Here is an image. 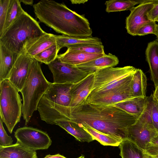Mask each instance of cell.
I'll return each mask as SVG.
<instances>
[{
    "label": "cell",
    "instance_id": "cell-2",
    "mask_svg": "<svg viewBox=\"0 0 158 158\" xmlns=\"http://www.w3.org/2000/svg\"><path fill=\"white\" fill-rule=\"evenodd\" d=\"M33 6L40 21L56 32L74 37L92 36V30L84 15L72 10L64 3L42 0Z\"/></svg>",
    "mask_w": 158,
    "mask_h": 158
},
{
    "label": "cell",
    "instance_id": "cell-34",
    "mask_svg": "<svg viewBox=\"0 0 158 158\" xmlns=\"http://www.w3.org/2000/svg\"><path fill=\"white\" fill-rule=\"evenodd\" d=\"M3 122L0 119V145L7 146L13 144V140L9 136L3 127Z\"/></svg>",
    "mask_w": 158,
    "mask_h": 158
},
{
    "label": "cell",
    "instance_id": "cell-24",
    "mask_svg": "<svg viewBox=\"0 0 158 158\" xmlns=\"http://www.w3.org/2000/svg\"><path fill=\"white\" fill-rule=\"evenodd\" d=\"M122 158H150L145 150L139 147L131 140L123 139L119 146Z\"/></svg>",
    "mask_w": 158,
    "mask_h": 158
},
{
    "label": "cell",
    "instance_id": "cell-37",
    "mask_svg": "<svg viewBox=\"0 0 158 158\" xmlns=\"http://www.w3.org/2000/svg\"><path fill=\"white\" fill-rule=\"evenodd\" d=\"M43 158H67L64 156L61 155L60 154H57L54 155L50 154L48 155Z\"/></svg>",
    "mask_w": 158,
    "mask_h": 158
},
{
    "label": "cell",
    "instance_id": "cell-29",
    "mask_svg": "<svg viewBox=\"0 0 158 158\" xmlns=\"http://www.w3.org/2000/svg\"><path fill=\"white\" fill-rule=\"evenodd\" d=\"M59 52L56 44L35 55L33 58L39 62L48 65L56 58Z\"/></svg>",
    "mask_w": 158,
    "mask_h": 158
},
{
    "label": "cell",
    "instance_id": "cell-9",
    "mask_svg": "<svg viewBox=\"0 0 158 158\" xmlns=\"http://www.w3.org/2000/svg\"><path fill=\"white\" fill-rule=\"evenodd\" d=\"M48 66L52 73L53 83L55 84H75L91 73L76 66L63 63L57 57Z\"/></svg>",
    "mask_w": 158,
    "mask_h": 158
},
{
    "label": "cell",
    "instance_id": "cell-16",
    "mask_svg": "<svg viewBox=\"0 0 158 158\" xmlns=\"http://www.w3.org/2000/svg\"><path fill=\"white\" fill-rule=\"evenodd\" d=\"M119 62L118 58L111 53L105 54L88 63L76 66L81 70L88 73H94L97 71L109 67H114Z\"/></svg>",
    "mask_w": 158,
    "mask_h": 158
},
{
    "label": "cell",
    "instance_id": "cell-44",
    "mask_svg": "<svg viewBox=\"0 0 158 158\" xmlns=\"http://www.w3.org/2000/svg\"><path fill=\"white\" fill-rule=\"evenodd\" d=\"M155 21L158 22V17L155 20Z\"/></svg>",
    "mask_w": 158,
    "mask_h": 158
},
{
    "label": "cell",
    "instance_id": "cell-26",
    "mask_svg": "<svg viewBox=\"0 0 158 158\" xmlns=\"http://www.w3.org/2000/svg\"><path fill=\"white\" fill-rule=\"evenodd\" d=\"M80 126L83 127L88 132L94 140H97L104 146H119L123 140L115 136L100 132L88 126Z\"/></svg>",
    "mask_w": 158,
    "mask_h": 158
},
{
    "label": "cell",
    "instance_id": "cell-4",
    "mask_svg": "<svg viewBox=\"0 0 158 158\" xmlns=\"http://www.w3.org/2000/svg\"><path fill=\"white\" fill-rule=\"evenodd\" d=\"M51 83L45 77L39 62L33 58L28 77L20 92L23 100L22 115L26 124L37 110L40 100Z\"/></svg>",
    "mask_w": 158,
    "mask_h": 158
},
{
    "label": "cell",
    "instance_id": "cell-8",
    "mask_svg": "<svg viewBox=\"0 0 158 158\" xmlns=\"http://www.w3.org/2000/svg\"><path fill=\"white\" fill-rule=\"evenodd\" d=\"M17 142L25 147L36 151L47 149L52 141L45 132L30 127H20L15 132Z\"/></svg>",
    "mask_w": 158,
    "mask_h": 158
},
{
    "label": "cell",
    "instance_id": "cell-43",
    "mask_svg": "<svg viewBox=\"0 0 158 158\" xmlns=\"http://www.w3.org/2000/svg\"><path fill=\"white\" fill-rule=\"evenodd\" d=\"M77 158H85V157L83 155H82Z\"/></svg>",
    "mask_w": 158,
    "mask_h": 158
},
{
    "label": "cell",
    "instance_id": "cell-5",
    "mask_svg": "<svg viewBox=\"0 0 158 158\" xmlns=\"http://www.w3.org/2000/svg\"><path fill=\"white\" fill-rule=\"evenodd\" d=\"M0 83V119L11 133L22 115V99L19 91L9 79Z\"/></svg>",
    "mask_w": 158,
    "mask_h": 158
},
{
    "label": "cell",
    "instance_id": "cell-32",
    "mask_svg": "<svg viewBox=\"0 0 158 158\" xmlns=\"http://www.w3.org/2000/svg\"><path fill=\"white\" fill-rule=\"evenodd\" d=\"M145 151L150 156L158 155V131L147 146Z\"/></svg>",
    "mask_w": 158,
    "mask_h": 158
},
{
    "label": "cell",
    "instance_id": "cell-31",
    "mask_svg": "<svg viewBox=\"0 0 158 158\" xmlns=\"http://www.w3.org/2000/svg\"><path fill=\"white\" fill-rule=\"evenodd\" d=\"M10 2V0H0V35L3 29Z\"/></svg>",
    "mask_w": 158,
    "mask_h": 158
},
{
    "label": "cell",
    "instance_id": "cell-14",
    "mask_svg": "<svg viewBox=\"0 0 158 158\" xmlns=\"http://www.w3.org/2000/svg\"><path fill=\"white\" fill-rule=\"evenodd\" d=\"M94 81V73H92L73 84L71 89L72 100L69 107H76L85 101L92 89Z\"/></svg>",
    "mask_w": 158,
    "mask_h": 158
},
{
    "label": "cell",
    "instance_id": "cell-1",
    "mask_svg": "<svg viewBox=\"0 0 158 158\" xmlns=\"http://www.w3.org/2000/svg\"><path fill=\"white\" fill-rule=\"evenodd\" d=\"M64 119L123 140L127 138V128L138 119L114 106L95 105L85 101L76 107L68 108Z\"/></svg>",
    "mask_w": 158,
    "mask_h": 158
},
{
    "label": "cell",
    "instance_id": "cell-22",
    "mask_svg": "<svg viewBox=\"0 0 158 158\" xmlns=\"http://www.w3.org/2000/svg\"><path fill=\"white\" fill-rule=\"evenodd\" d=\"M145 55L149 67L151 79L156 88L158 85V41L157 40L148 43Z\"/></svg>",
    "mask_w": 158,
    "mask_h": 158
},
{
    "label": "cell",
    "instance_id": "cell-21",
    "mask_svg": "<svg viewBox=\"0 0 158 158\" xmlns=\"http://www.w3.org/2000/svg\"><path fill=\"white\" fill-rule=\"evenodd\" d=\"M55 124L59 126L81 142L89 143L94 140L83 127L74 122L66 120H57L55 122Z\"/></svg>",
    "mask_w": 158,
    "mask_h": 158
},
{
    "label": "cell",
    "instance_id": "cell-41",
    "mask_svg": "<svg viewBox=\"0 0 158 158\" xmlns=\"http://www.w3.org/2000/svg\"><path fill=\"white\" fill-rule=\"evenodd\" d=\"M154 35H156L157 37V40L158 41V24H157L155 30Z\"/></svg>",
    "mask_w": 158,
    "mask_h": 158
},
{
    "label": "cell",
    "instance_id": "cell-36",
    "mask_svg": "<svg viewBox=\"0 0 158 158\" xmlns=\"http://www.w3.org/2000/svg\"><path fill=\"white\" fill-rule=\"evenodd\" d=\"M149 19L151 21H155L158 17V3L155 4L154 6L147 14Z\"/></svg>",
    "mask_w": 158,
    "mask_h": 158
},
{
    "label": "cell",
    "instance_id": "cell-19",
    "mask_svg": "<svg viewBox=\"0 0 158 158\" xmlns=\"http://www.w3.org/2000/svg\"><path fill=\"white\" fill-rule=\"evenodd\" d=\"M0 158H37L34 151L16 142L7 146L0 145Z\"/></svg>",
    "mask_w": 158,
    "mask_h": 158
},
{
    "label": "cell",
    "instance_id": "cell-7",
    "mask_svg": "<svg viewBox=\"0 0 158 158\" xmlns=\"http://www.w3.org/2000/svg\"><path fill=\"white\" fill-rule=\"evenodd\" d=\"M73 84L52 83L39 102V104L41 105L40 106L56 113L65 111L71 104V89Z\"/></svg>",
    "mask_w": 158,
    "mask_h": 158
},
{
    "label": "cell",
    "instance_id": "cell-23",
    "mask_svg": "<svg viewBox=\"0 0 158 158\" xmlns=\"http://www.w3.org/2000/svg\"><path fill=\"white\" fill-rule=\"evenodd\" d=\"M56 44L59 51L63 47L82 44H102L101 39L98 37H78L62 35H55Z\"/></svg>",
    "mask_w": 158,
    "mask_h": 158
},
{
    "label": "cell",
    "instance_id": "cell-6",
    "mask_svg": "<svg viewBox=\"0 0 158 158\" xmlns=\"http://www.w3.org/2000/svg\"><path fill=\"white\" fill-rule=\"evenodd\" d=\"M136 69L127 66L109 67L95 72L94 82L90 93L109 92L128 86L131 84Z\"/></svg>",
    "mask_w": 158,
    "mask_h": 158
},
{
    "label": "cell",
    "instance_id": "cell-18",
    "mask_svg": "<svg viewBox=\"0 0 158 158\" xmlns=\"http://www.w3.org/2000/svg\"><path fill=\"white\" fill-rule=\"evenodd\" d=\"M148 97L133 98L117 103L114 105L138 119L147 107Z\"/></svg>",
    "mask_w": 158,
    "mask_h": 158
},
{
    "label": "cell",
    "instance_id": "cell-10",
    "mask_svg": "<svg viewBox=\"0 0 158 158\" xmlns=\"http://www.w3.org/2000/svg\"><path fill=\"white\" fill-rule=\"evenodd\" d=\"M158 0H141V3L134 7L126 19V28L127 32L132 36L136 35L139 29L151 21L147 14Z\"/></svg>",
    "mask_w": 158,
    "mask_h": 158
},
{
    "label": "cell",
    "instance_id": "cell-15",
    "mask_svg": "<svg viewBox=\"0 0 158 158\" xmlns=\"http://www.w3.org/2000/svg\"><path fill=\"white\" fill-rule=\"evenodd\" d=\"M56 44L55 35L46 32L28 40L24 46V52L33 58L35 55Z\"/></svg>",
    "mask_w": 158,
    "mask_h": 158
},
{
    "label": "cell",
    "instance_id": "cell-30",
    "mask_svg": "<svg viewBox=\"0 0 158 158\" xmlns=\"http://www.w3.org/2000/svg\"><path fill=\"white\" fill-rule=\"evenodd\" d=\"M69 50L90 53L105 54L102 44H82L71 45L67 47Z\"/></svg>",
    "mask_w": 158,
    "mask_h": 158
},
{
    "label": "cell",
    "instance_id": "cell-3",
    "mask_svg": "<svg viewBox=\"0 0 158 158\" xmlns=\"http://www.w3.org/2000/svg\"><path fill=\"white\" fill-rule=\"evenodd\" d=\"M46 33L38 22L24 11L0 36V44L20 55L28 40Z\"/></svg>",
    "mask_w": 158,
    "mask_h": 158
},
{
    "label": "cell",
    "instance_id": "cell-39",
    "mask_svg": "<svg viewBox=\"0 0 158 158\" xmlns=\"http://www.w3.org/2000/svg\"><path fill=\"white\" fill-rule=\"evenodd\" d=\"M73 4H84L88 2L86 0H71L70 1Z\"/></svg>",
    "mask_w": 158,
    "mask_h": 158
},
{
    "label": "cell",
    "instance_id": "cell-25",
    "mask_svg": "<svg viewBox=\"0 0 158 158\" xmlns=\"http://www.w3.org/2000/svg\"><path fill=\"white\" fill-rule=\"evenodd\" d=\"M147 78L143 72L136 69L133 74L131 83V89L134 98L146 97Z\"/></svg>",
    "mask_w": 158,
    "mask_h": 158
},
{
    "label": "cell",
    "instance_id": "cell-11",
    "mask_svg": "<svg viewBox=\"0 0 158 158\" xmlns=\"http://www.w3.org/2000/svg\"><path fill=\"white\" fill-rule=\"evenodd\" d=\"M133 98L131 84L125 88L117 90L104 93L91 92L86 98L85 102L95 105L113 106Z\"/></svg>",
    "mask_w": 158,
    "mask_h": 158
},
{
    "label": "cell",
    "instance_id": "cell-13",
    "mask_svg": "<svg viewBox=\"0 0 158 158\" xmlns=\"http://www.w3.org/2000/svg\"><path fill=\"white\" fill-rule=\"evenodd\" d=\"M33 59L23 52L19 55L10 72L8 79L19 92L27 80Z\"/></svg>",
    "mask_w": 158,
    "mask_h": 158
},
{
    "label": "cell",
    "instance_id": "cell-38",
    "mask_svg": "<svg viewBox=\"0 0 158 158\" xmlns=\"http://www.w3.org/2000/svg\"><path fill=\"white\" fill-rule=\"evenodd\" d=\"M20 2H22L26 5L33 6L34 5V1L33 0H19Z\"/></svg>",
    "mask_w": 158,
    "mask_h": 158
},
{
    "label": "cell",
    "instance_id": "cell-40",
    "mask_svg": "<svg viewBox=\"0 0 158 158\" xmlns=\"http://www.w3.org/2000/svg\"><path fill=\"white\" fill-rule=\"evenodd\" d=\"M152 94L154 99L158 102V85L156 88H155Z\"/></svg>",
    "mask_w": 158,
    "mask_h": 158
},
{
    "label": "cell",
    "instance_id": "cell-28",
    "mask_svg": "<svg viewBox=\"0 0 158 158\" xmlns=\"http://www.w3.org/2000/svg\"><path fill=\"white\" fill-rule=\"evenodd\" d=\"M139 1L133 0H110L105 2L106 11L108 13L130 10L137 4Z\"/></svg>",
    "mask_w": 158,
    "mask_h": 158
},
{
    "label": "cell",
    "instance_id": "cell-42",
    "mask_svg": "<svg viewBox=\"0 0 158 158\" xmlns=\"http://www.w3.org/2000/svg\"><path fill=\"white\" fill-rule=\"evenodd\" d=\"M152 158H158V155L155 156H151Z\"/></svg>",
    "mask_w": 158,
    "mask_h": 158
},
{
    "label": "cell",
    "instance_id": "cell-35",
    "mask_svg": "<svg viewBox=\"0 0 158 158\" xmlns=\"http://www.w3.org/2000/svg\"><path fill=\"white\" fill-rule=\"evenodd\" d=\"M152 118L153 126L158 131V102L154 99L152 94Z\"/></svg>",
    "mask_w": 158,
    "mask_h": 158
},
{
    "label": "cell",
    "instance_id": "cell-27",
    "mask_svg": "<svg viewBox=\"0 0 158 158\" xmlns=\"http://www.w3.org/2000/svg\"><path fill=\"white\" fill-rule=\"evenodd\" d=\"M25 11L22 8L19 0H10L7 13L2 34Z\"/></svg>",
    "mask_w": 158,
    "mask_h": 158
},
{
    "label": "cell",
    "instance_id": "cell-33",
    "mask_svg": "<svg viewBox=\"0 0 158 158\" xmlns=\"http://www.w3.org/2000/svg\"><path fill=\"white\" fill-rule=\"evenodd\" d=\"M156 25L155 21H151L144 25L139 29L136 35L143 36L150 34H154Z\"/></svg>",
    "mask_w": 158,
    "mask_h": 158
},
{
    "label": "cell",
    "instance_id": "cell-12",
    "mask_svg": "<svg viewBox=\"0 0 158 158\" xmlns=\"http://www.w3.org/2000/svg\"><path fill=\"white\" fill-rule=\"evenodd\" d=\"M157 132L153 125L138 119L134 124L127 128V138L145 150Z\"/></svg>",
    "mask_w": 158,
    "mask_h": 158
},
{
    "label": "cell",
    "instance_id": "cell-20",
    "mask_svg": "<svg viewBox=\"0 0 158 158\" xmlns=\"http://www.w3.org/2000/svg\"><path fill=\"white\" fill-rule=\"evenodd\" d=\"M19 55L0 44V82L8 79L10 72Z\"/></svg>",
    "mask_w": 158,
    "mask_h": 158
},
{
    "label": "cell",
    "instance_id": "cell-17",
    "mask_svg": "<svg viewBox=\"0 0 158 158\" xmlns=\"http://www.w3.org/2000/svg\"><path fill=\"white\" fill-rule=\"evenodd\" d=\"M105 54L90 53L67 49L65 52L58 55L57 57L63 63L76 66L89 62Z\"/></svg>",
    "mask_w": 158,
    "mask_h": 158
},
{
    "label": "cell",
    "instance_id": "cell-45",
    "mask_svg": "<svg viewBox=\"0 0 158 158\" xmlns=\"http://www.w3.org/2000/svg\"><path fill=\"white\" fill-rule=\"evenodd\" d=\"M150 158H152L151 156H150Z\"/></svg>",
    "mask_w": 158,
    "mask_h": 158
}]
</instances>
